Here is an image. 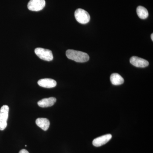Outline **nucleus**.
Here are the masks:
<instances>
[{"mask_svg":"<svg viewBox=\"0 0 153 153\" xmlns=\"http://www.w3.org/2000/svg\"><path fill=\"white\" fill-rule=\"evenodd\" d=\"M66 55L68 59L79 63L87 62L89 59V55L87 53L73 49L67 50Z\"/></svg>","mask_w":153,"mask_h":153,"instance_id":"nucleus-1","label":"nucleus"},{"mask_svg":"<svg viewBox=\"0 0 153 153\" xmlns=\"http://www.w3.org/2000/svg\"><path fill=\"white\" fill-rule=\"evenodd\" d=\"M74 16L77 22L81 24H86L89 22L90 16L87 11L82 9H78L75 11Z\"/></svg>","mask_w":153,"mask_h":153,"instance_id":"nucleus-2","label":"nucleus"},{"mask_svg":"<svg viewBox=\"0 0 153 153\" xmlns=\"http://www.w3.org/2000/svg\"><path fill=\"white\" fill-rule=\"evenodd\" d=\"M9 107L8 105H4L0 109V130H4L7 125Z\"/></svg>","mask_w":153,"mask_h":153,"instance_id":"nucleus-3","label":"nucleus"},{"mask_svg":"<svg viewBox=\"0 0 153 153\" xmlns=\"http://www.w3.org/2000/svg\"><path fill=\"white\" fill-rule=\"evenodd\" d=\"M36 55L40 59L45 61H52L53 59V54L51 50L42 48H37L35 49Z\"/></svg>","mask_w":153,"mask_h":153,"instance_id":"nucleus-4","label":"nucleus"},{"mask_svg":"<svg viewBox=\"0 0 153 153\" xmlns=\"http://www.w3.org/2000/svg\"><path fill=\"white\" fill-rule=\"evenodd\" d=\"M46 5L45 0H30L28 4V8L30 10L38 12L44 8Z\"/></svg>","mask_w":153,"mask_h":153,"instance_id":"nucleus-5","label":"nucleus"},{"mask_svg":"<svg viewBox=\"0 0 153 153\" xmlns=\"http://www.w3.org/2000/svg\"><path fill=\"white\" fill-rule=\"evenodd\" d=\"M130 62L132 65L139 68H145L149 65V62L147 60L136 56L131 57Z\"/></svg>","mask_w":153,"mask_h":153,"instance_id":"nucleus-6","label":"nucleus"},{"mask_svg":"<svg viewBox=\"0 0 153 153\" xmlns=\"http://www.w3.org/2000/svg\"><path fill=\"white\" fill-rule=\"evenodd\" d=\"M111 138L112 135L111 134L104 135L94 140L92 144L95 147L101 146L108 142Z\"/></svg>","mask_w":153,"mask_h":153,"instance_id":"nucleus-7","label":"nucleus"},{"mask_svg":"<svg viewBox=\"0 0 153 153\" xmlns=\"http://www.w3.org/2000/svg\"><path fill=\"white\" fill-rule=\"evenodd\" d=\"M38 85L41 87L46 88H52L55 87L57 85V82L54 79L50 78H44L38 80Z\"/></svg>","mask_w":153,"mask_h":153,"instance_id":"nucleus-8","label":"nucleus"},{"mask_svg":"<svg viewBox=\"0 0 153 153\" xmlns=\"http://www.w3.org/2000/svg\"><path fill=\"white\" fill-rule=\"evenodd\" d=\"M56 102V99L55 97H51L41 100L38 102V104L41 107L47 108L54 105Z\"/></svg>","mask_w":153,"mask_h":153,"instance_id":"nucleus-9","label":"nucleus"},{"mask_svg":"<svg viewBox=\"0 0 153 153\" xmlns=\"http://www.w3.org/2000/svg\"><path fill=\"white\" fill-rule=\"evenodd\" d=\"M36 124L38 127L44 131H47L49 128L50 122L49 120L44 118H38L36 120Z\"/></svg>","mask_w":153,"mask_h":153,"instance_id":"nucleus-10","label":"nucleus"},{"mask_svg":"<svg viewBox=\"0 0 153 153\" xmlns=\"http://www.w3.org/2000/svg\"><path fill=\"white\" fill-rule=\"evenodd\" d=\"M110 80L114 85H120L123 84L124 80L123 77L117 73H113L111 75Z\"/></svg>","mask_w":153,"mask_h":153,"instance_id":"nucleus-11","label":"nucleus"},{"mask_svg":"<svg viewBox=\"0 0 153 153\" xmlns=\"http://www.w3.org/2000/svg\"><path fill=\"white\" fill-rule=\"evenodd\" d=\"M137 13L138 17L141 19H145L149 16L147 10L143 6H139L137 7Z\"/></svg>","mask_w":153,"mask_h":153,"instance_id":"nucleus-12","label":"nucleus"},{"mask_svg":"<svg viewBox=\"0 0 153 153\" xmlns=\"http://www.w3.org/2000/svg\"><path fill=\"white\" fill-rule=\"evenodd\" d=\"M19 153H29V152L27 150L22 149L20 151Z\"/></svg>","mask_w":153,"mask_h":153,"instance_id":"nucleus-13","label":"nucleus"},{"mask_svg":"<svg viewBox=\"0 0 153 153\" xmlns=\"http://www.w3.org/2000/svg\"><path fill=\"white\" fill-rule=\"evenodd\" d=\"M151 38H152V40L153 41V34H152L151 35Z\"/></svg>","mask_w":153,"mask_h":153,"instance_id":"nucleus-14","label":"nucleus"}]
</instances>
